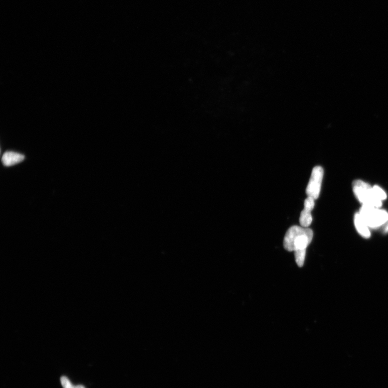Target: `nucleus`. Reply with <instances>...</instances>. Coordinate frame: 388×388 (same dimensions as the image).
Returning a JSON list of instances; mask_svg holds the SVG:
<instances>
[{"mask_svg": "<svg viewBox=\"0 0 388 388\" xmlns=\"http://www.w3.org/2000/svg\"><path fill=\"white\" fill-rule=\"evenodd\" d=\"M313 237V230L303 226L291 227L285 234L284 239L285 249L289 251L306 250Z\"/></svg>", "mask_w": 388, "mask_h": 388, "instance_id": "nucleus-1", "label": "nucleus"}, {"mask_svg": "<svg viewBox=\"0 0 388 388\" xmlns=\"http://www.w3.org/2000/svg\"><path fill=\"white\" fill-rule=\"evenodd\" d=\"M359 214L369 228L372 229L379 228L388 221V213L386 211L367 205H362Z\"/></svg>", "mask_w": 388, "mask_h": 388, "instance_id": "nucleus-3", "label": "nucleus"}, {"mask_svg": "<svg viewBox=\"0 0 388 388\" xmlns=\"http://www.w3.org/2000/svg\"><path fill=\"white\" fill-rule=\"evenodd\" d=\"M61 383L63 388H75L70 382L69 379L65 376L61 378Z\"/></svg>", "mask_w": 388, "mask_h": 388, "instance_id": "nucleus-10", "label": "nucleus"}, {"mask_svg": "<svg viewBox=\"0 0 388 388\" xmlns=\"http://www.w3.org/2000/svg\"><path fill=\"white\" fill-rule=\"evenodd\" d=\"M323 177L324 170L323 168L320 166L313 168L308 185L306 189L307 196L312 197L314 200H317L318 198Z\"/></svg>", "mask_w": 388, "mask_h": 388, "instance_id": "nucleus-4", "label": "nucleus"}, {"mask_svg": "<svg viewBox=\"0 0 388 388\" xmlns=\"http://www.w3.org/2000/svg\"><path fill=\"white\" fill-rule=\"evenodd\" d=\"M75 388H85V387L83 386H82V385H77V386H75Z\"/></svg>", "mask_w": 388, "mask_h": 388, "instance_id": "nucleus-12", "label": "nucleus"}, {"mask_svg": "<svg viewBox=\"0 0 388 388\" xmlns=\"http://www.w3.org/2000/svg\"><path fill=\"white\" fill-rule=\"evenodd\" d=\"M373 189H374L376 196L380 200L382 201L386 199V194L381 188L378 186H374L373 187Z\"/></svg>", "mask_w": 388, "mask_h": 388, "instance_id": "nucleus-9", "label": "nucleus"}, {"mask_svg": "<svg viewBox=\"0 0 388 388\" xmlns=\"http://www.w3.org/2000/svg\"><path fill=\"white\" fill-rule=\"evenodd\" d=\"M306 250H298L295 251V261L297 266L302 268L304 265Z\"/></svg>", "mask_w": 388, "mask_h": 388, "instance_id": "nucleus-8", "label": "nucleus"}, {"mask_svg": "<svg viewBox=\"0 0 388 388\" xmlns=\"http://www.w3.org/2000/svg\"><path fill=\"white\" fill-rule=\"evenodd\" d=\"M312 197H308L304 202V209L301 212L299 222L304 228H308L312 222L311 211L314 209L315 202Z\"/></svg>", "mask_w": 388, "mask_h": 388, "instance_id": "nucleus-5", "label": "nucleus"}, {"mask_svg": "<svg viewBox=\"0 0 388 388\" xmlns=\"http://www.w3.org/2000/svg\"><path fill=\"white\" fill-rule=\"evenodd\" d=\"M354 193L362 205L379 208L382 202L376 196L373 187L361 180H356L353 183Z\"/></svg>", "mask_w": 388, "mask_h": 388, "instance_id": "nucleus-2", "label": "nucleus"}, {"mask_svg": "<svg viewBox=\"0 0 388 388\" xmlns=\"http://www.w3.org/2000/svg\"><path fill=\"white\" fill-rule=\"evenodd\" d=\"M25 157L21 154L14 152H6L2 158L3 164L7 167L12 166L23 162Z\"/></svg>", "mask_w": 388, "mask_h": 388, "instance_id": "nucleus-6", "label": "nucleus"}, {"mask_svg": "<svg viewBox=\"0 0 388 388\" xmlns=\"http://www.w3.org/2000/svg\"><path fill=\"white\" fill-rule=\"evenodd\" d=\"M354 223L355 228L360 235L366 238L370 237V232L369 226L363 221V218L359 213H356L354 216Z\"/></svg>", "mask_w": 388, "mask_h": 388, "instance_id": "nucleus-7", "label": "nucleus"}, {"mask_svg": "<svg viewBox=\"0 0 388 388\" xmlns=\"http://www.w3.org/2000/svg\"><path fill=\"white\" fill-rule=\"evenodd\" d=\"M385 224L386 225L384 227L383 231L385 233H388V221Z\"/></svg>", "mask_w": 388, "mask_h": 388, "instance_id": "nucleus-11", "label": "nucleus"}]
</instances>
